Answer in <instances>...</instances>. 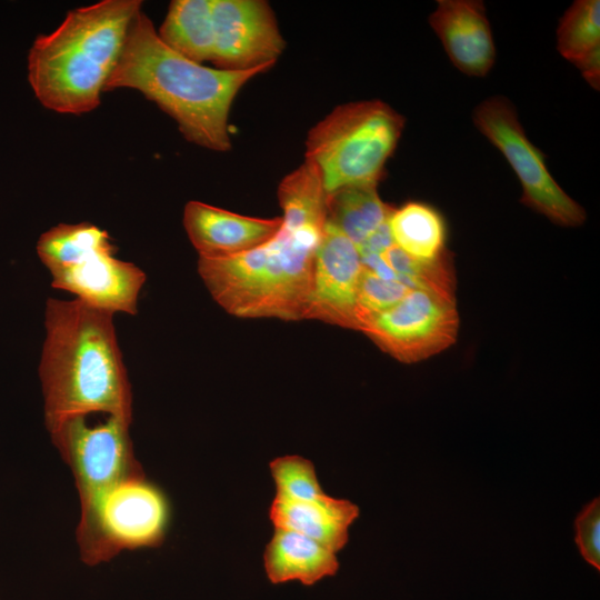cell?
<instances>
[{
    "label": "cell",
    "mask_w": 600,
    "mask_h": 600,
    "mask_svg": "<svg viewBox=\"0 0 600 600\" xmlns=\"http://www.w3.org/2000/svg\"><path fill=\"white\" fill-rule=\"evenodd\" d=\"M113 316L78 299L48 298L39 376L49 432L91 412L132 420L131 386Z\"/></svg>",
    "instance_id": "obj_1"
},
{
    "label": "cell",
    "mask_w": 600,
    "mask_h": 600,
    "mask_svg": "<svg viewBox=\"0 0 600 600\" xmlns=\"http://www.w3.org/2000/svg\"><path fill=\"white\" fill-rule=\"evenodd\" d=\"M272 67H204L169 48L140 10L129 24L103 92L119 88L138 90L177 122L188 141L223 152L231 148L229 113L236 96L248 81Z\"/></svg>",
    "instance_id": "obj_2"
},
{
    "label": "cell",
    "mask_w": 600,
    "mask_h": 600,
    "mask_svg": "<svg viewBox=\"0 0 600 600\" xmlns=\"http://www.w3.org/2000/svg\"><path fill=\"white\" fill-rule=\"evenodd\" d=\"M140 0H101L73 9L59 27L37 37L28 56V79L49 110L82 114L101 93L122 50Z\"/></svg>",
    "instance_id": "obj_3"
},
{
    "label": "cell",
    "mask_w": 600,
    "mask_h": 600,
    "mask_svg": "<svg viewBox=\"0 0 600 600\" xmlns=\"http://www.w3.org/2000/svg\"><path fill=\"white\" fill-rule=\"evenodd\" d=\"M323 232L282 226L253 250L220 259L199 257L198 273L213 300L232 316L301 320Z\"/></svg>",
    "instance_id": "obj_4"
},
{
    "label": "cell",
    "mask_w": 600,
    "mask_h": 600,
    "mask_svg": "<svg viewBox=\"0 0 600 600\" xmlns=\"http://www.w3.org/2000/svg\"><path fill=\"white\" fill-rule=\"evenodd\" d=\"M108 232L92 223H60L43 232L37 252L51 286L92 307L137 314L146 273L118 259Z\"/></svg>",
    "instance_id": "obj_5"
},
{
    "label": "cell",
    "mask_w": 600,
    "mask_h": 600,
    "mask_svg": "<svg viewBox=\"0 0 600 600\" xmlns=\"http://www.w3.org/2000/svg\"><path fill=\"white\" fill-rule=\"evenodd\" d=\"M404 123L403 116L380 100L340 104L309 130L306 159L321 171L327 192L378 184Z\"/></svg>",
    "instance_id": "obj_6"
},
{
    "label": "cell",
    "mask_w": 600,
    "mask_h": 600,
    "mask_svg": "<svg viewBox=\"0 0 600 600\" xmlns=\"http://www.w3.org/2000/svg\"><path fill=\"white\" fill-rule=\"evenodd\" d=\"M478 131L509 162L521 188V202L566 228L584 223L587 213L554 180L546 156L527 137L517 110L504 96L496 94L480 102L472 113Z\"/></svg>",
    "instance_id": "obj_7"
},
{
    "label": "cell",
    "mask_w": 600,
    "mask_h": 600,
    "mask_svg": "<svg viewBox=\"0 0 600 600\" xmlns=\"http://www.w3.org/2000/svg\"><path fill=\"white\" fill-rule=\"evenodd\" d=\"M168 520L169 506L160 489L143 474L124 479L103 496L88 521L79 523L81 558L97 564L121 550L158 546Z\"/></svg>",
    "instance_id": "obj_8"
},
{
    "label": "cell",
    "mask_w": 600,
    "mask_h": 600,
    "mask_svg": "<svg viewBox=\"0 0 600 600\" xmlns=\"http://www.w3.org/2000/svg\"><path fill=\"white\" fill-rule=\"evenodd\" d=\"M131 421L109 416L89 426L84 416L64 420L50 432L70 466L81 502L80 523L88 521L103 496L124 479L143 474L133 456Z\"/></svg>",
    "instance_id": "obj_9"
},
{
    "label": "cell",
    "mask_w": 600,
    "mask_h": 600,
    "mask_svg": "<svg viewBox=\"0 0 600 600\" xmlns=\"http://www.w3.org/2000/svg\"><path fill=\"white\" fill-rule=\"evenodd\" d=\"M458 330L454 294L419 288L368 319L361 332L396 360L414 363L452 346Z\"/></svg>",
    "instance_id": "obj_10"
},
{
    "label": "cell",
    "mask_w": 600,
    "mask_h": 600,
    "mask_svg": "<svg viewBox=\"0 0 600 600\" xmlns=\"http://www.w3.org/2000/svg\"><path fill=\"white\" fill-rule=\"evenodd\" d=\"M214 48L218 69L247 70L274 66L284 40L274 13L263 0H212Z\"/></svg>",
    "instance_id": "obj_11"
},
{
    "label": "cell",
    "mask_w": 600,
    "mask_h": 600,
    "mask_svg": "<svg viewBox=\"0 0 600 600\" xmlns=\"http://www.w3.org/2000/svg\"><path fill=\"white\" fill-rule=\"evenodd\" d=\"M362 270L357 246L327 223L316 252L312 289L303 319L359 331L357 294Z\"/></svg>",
    "instance_id": "obj_12"
},
{
    "label": "cell",
    "mask_w": 600,
    "mask_h": 600,
    "mask_svg": "<svg viewBox=\"0 0 600 600\" xmlns=\"http://www.w3.org/2000/svg\"><path fill=\"white\" fill-rule=\"evenodd\" d=\"M182 221L199 257L209 259L228 258L261 247L282 227V217H248L201 201L186 204Z\"/></svg>",
    "instance_id": "obj_13"
},
{
    "label": "cell",
    "mask_w": 600,
    "mask_h": 600,
    "mask_svg": "<svg viewBox=\"0 0 600 600\" xmlns=\"http://www.w3.org/2000/svg\"><path fill=\"white\" fill-rule=\"evenodd\" d=\"M429 24L459 71L478 78L490 72L496 46L482 1L438 0Z\"/></svg>",
    "instance_id": "obj_14"
},
{
    "label": "cell",
    "mask_w": 600,
    "mask_h": 600,
    "mask_svg": "<svg viewBox=\"0 0 600 600\" xmlns=\"http://www.w3.org/2000/svg\"><path fill=\"white\" fill-rule=\"evenodd\" d=\"M358 516L356 504L328 494L311 501L276 497L269 510L274 528L301 533L336 553L348 542V529Z\"/></svg>",
    "instance_id": "obj_15"
},
{
    "label": "cell",
    "mask_w": 600,
    "mask_h": 600,
    "mask_svg": "<svg viewBox=\"0 0 600 600\" xmlns=\"http://www.w3.org/2000/svg\"><path fill=\"white\" fill-rule=\"evenodd\" d=\"M263 562L272 583L298 580L312 586L339 568L336 552L291 530L274 528L266 547Z\"/></svg>",
    "instance_id": "obj_16"
},
{
    "label": "cell",
    "mask_w": 600,
    "mask_h": 600,
    "mask_svg": "<svg viewBox=\"0 0 600 600\" xmlns=\"http://www.w3.org/2000/svg\"><path fill=\"white\" fill-rule=\"evenodd\" d=\"M378 184H350L327 193V223L347 236L357 248L383 226L393 208L378 194Z\"/></svg>",
    "instance_id": "obj_17"
},
{
    "label": "cell",
    "mask_w": 600,
    "mask_h": 600,
    "mask_svg": "<svg viewBox=\"0 0 600 600\" xmlns=\"http://www.w3.org/2000/svg\"><path fill=\"white\" fill-rule=\"evenodd\" d=\"M157 32L181 56L197 63L211 61L214 48L212 0L171 1Z\"/></svg>",
    "instance_id": "obj_18"
},
{
    "label": "cell",
    "mask_w": 600,
    "mask_h": 600,
    "mask_svg": "<svg viewBox=\"0 0 600 600\" xmlns=\"http://www.w3.org/2000/svg\"><path fill=\"white\" fill-rule=\"evenodd\" d=\"M388 227L393 243L417 260L431 262L448 253L444 219L428 203L409 201L393 209Z\"/></svg>",
    "instance_id": "obj_19"
},
{
    "label": "cell",
    "mask_w": 600,
    "mask_h": 600,
    "mask_svg": "<svg viewBox=\"0 0 600 600\" xmlns=\"http://www.w3.org/2000/svg\"><path fill=\"white\" fill-rule=\"evenodd\" d=\"M327 193L321 171L312 161L304 159L279 184L282 226L290 230L324 231Z\"/></svg>",
    "instance_id": "obj_20"
},
{
    "label": "cell",
    "mask_w": 600,
    "mask_h": 600,
    "mask_svg": "<svg viewBox=\"0 0 600 600\" xmlns=\"http://www.w3.org/2000/svg\"><path fill=\"white\" fill-rule=\"evenodd\" d=\"M600 48V1L577 0L563 13L557 29V49L573 64Z\"/></svg>",
    "instance_id": "obj_21"
},
{
    "label": "cell",
    "mask_w": 600,
    "mask_h": 600,
    "mask_svg": "<svg viewBox=\"0 0 600 600\" xmlns=\"http://www.w3.org/2000/svg\"><path fill=\"white\" fill-rule=\"evenodd\" d=\"M277 487L276 497L293 501H311L324 497L313 463L299 456L280 457L270 462Z\"/></svg>",
    "instance_id": "obj_22"
},
{
    "label": "cell",
    "mask_w": 600,
    "mask_h": 600,
    "mask_svg": "<svg viewBox=\"0 0 600 600\" xmlns=\"http://www.w3.org/2000/svg\"><path fill=\"white\" fill-rule=\"evenodd\" d=\"M411 290L404 283L382 278L363 266L357 294L359 331L368 319L393 307Z\"/></svg>",
    "instance_id": "obj_23"
},
{
    "label": "cell",
    "mask_w": 600,
    "mask_h": 600,
    "mask_svg": "<svg viewBox=\"0 0 600 600\" xmlns=\"http://www.w3.org/2000/svg\"><path fill=\"white\" fill-rule=\"evenodd\" d=\"M577 544L584 560L600 569V502L592 500L576 520Z\"/></svg>",
    "instance_id": "obj_24"
},
{
    "label": "cell",
    "mask_w": 600,
    "mask_h": 600,
    "mask_svg": "<svg viewBox=\"0 0 600 600\" xmlns=\"http://www.w3.org/2000/svg\"><path fill=\"white\" fill-rule=\"evenodd\" d=\"M587 82L599 90L600 83V48L589 53L582 60L574 64Z\"/></svg>",
    "instance_id": "obj_25"
}]
</instances>
